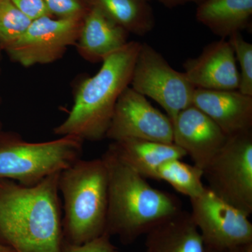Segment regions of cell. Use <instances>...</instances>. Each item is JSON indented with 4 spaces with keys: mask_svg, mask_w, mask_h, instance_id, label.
Returning a JSON list of instances; mask_svg holds the SVG:
<instances>
[{
    "mask_svg": "<svg viewBox=\"0 0 252 252\" xmlns=\"http://www.w3.org/2000/svg\"><path fill=\"white\" fill-rule=\"evenodd\" d=\"M59 173L26 187L0 179V238L15 252H62Z\"/></svg>",
    "mask_w": 252,
    "mask_h": 252,
    "instance_id": "cell-1",
    "label": "cell"
},
{
    "mask_svg": "<svg viewBox=\"0 0 252 252\" xmlns=\"http://www.w3.org/2000/svg\"><path fill=\"white\" fill-rule=\"evenodd\" d=\"M108 173V207L105 233L124 245L182 211L178 199L152 187L123 161L110 145L101 157Z\"/></svg>",
    "mask_w": 252,
    "mask_h": 252,
    "instance_id": "cell-2",
    "label": "cell"
},
{
    "mask_svg": "<svg viewBox=\"0 0 252 252\" xmlns=\"http://www.w3.org/2000/svg\"><path fill=\"white\" fill-rule=\"evenodd\" d=\"M141 44L128 41L106 58L94 76L81 81L70 112L54 129L56 135L75 136L84 142L106 138L118 99L130 86Z\"/></svg>",
    "mask_w": 252,
    "mask_h": 252,
    "instance_id": "cell-3",
    "label": "cell"
},
{
    "mask_svg": "<svg viewBox=\"0 0 252 252\" xmlns=\"http://www.w3.org/2000/svg\"><path fill=\"white\" fill-rule=\"evenodd\" d=\"M64 243L80 245L105 233L108 173L102 158L80 159L60 172Z\"/></svg>",
    "mask_w": 252,
    "mask_h": 252,
    "instance_id": "cell-4",
    "label": "cell"
},
{
    "mask_svg": "<svg viewBox=\"0 0 252 252\" xmlns=\"http://www.w3.org/2000/svg\"><path fill=\"white\" fill-rule=\"evenodd\" d=\"M84 141L75 136L29 142L20 136L0 139V179L26 187L40 183L81 159Z\"/></svg>",
    "mask_w": 252,
    "mask_h": 252,
    "instance_id": "cell-5",
    "label": "cell"
},
{
    "mask_svg": "<svg viewBox=\"0 0 252 252\" xmlns=\"http://www.w3.org/2000/svg\"><path fill=\"white\" fill-rule=\"evenodd\" d=\"M207 188L226 203L252 214V130L230 136L203 170Z\"/></svg>",
    "mask_w": 252,
    "mask_h": 252,
    "instance_id": "cell-6",
    "label": "cell"
},
{
    "mask_svg": "<svg viewBox=\"0 0 252 252\" xmlns=\"http://www.w3.org/2000/svg\"><path fill=\"white\" fill-rule=\"evenodd\" d=\"M130 86L157 102L172 123L179 113L192 105L195 90L185 73L175 70L160 53L146 43L141 44Z\"/></svg>",
    "mask_w": 252,
    "mask_h": 252,
    "instance_id": "cell-7",
    "label": "cell"
},
{
    "mask_svg": "<svg viewBox=\"0 0 252 252\" xmlns=\"http://www.w3.org/2000/svg\"><path fill=\"white\" fill-rule=\"evenodd\" d=\"M191 215L206 248L220 252L252 243L249 215L222 200L207 188L190 199Z\"/></svg>",
    "mask_w": 252,
    "mask_h": 252,
    "instance_id": "cell-8",
    "label": "cell"
},
{
    "mask_svg": "<svg viewBox=\"0 0 252 252\" xmlns=\"http://www.w3.org/2000/svg\"><path fill=\"white\" fill-rule=\"evenodd\" d=\"M82 23L83 19L76 18H36L5 51L23 67L50 64L63 58L69 46L76 45Z\"/></svg>",
    "mask_w": 252,
    "mask_h": 252,
    "instance_id": "cell-9",
    "label": "cell"
},
{
    "mask_svg": "<svg viewBox=\"0 0 252 252\" xmlns=\"http://www.w3.org/2000/svg\"><path fill=\"white\" fill-rule=\"evenodd\" d=\"M106 138L137 139L173 143V125L166 114L128 86L118 99Z\"/></svg>",
    "mask_w": 252,
    "mask_h": 252,
    "instance_id": "cell-10",
    "label": "cell"
},
{
    "mask_svg": "<svg viewBox=\"0 0 252 252\" xmlns=\"http://www.w3.org/2000/svg\"><path fill=\"white\" fill-rule=\"evenodd\" d=\"M172 125L173 143L203 170L228 140L221 129L193 104L179 113Z\"/></svg>",
    "mask_w": 252,
    "mask_h": 252,
    "instance_id": "cell-11",
    "label": "cell"
},
{
    "mask_svg": "<svg viewBox=\"0 0 252 252\" xmlns=\"http://www.w3.org/2000/svg\"><path fill=\"white\" fill-rule=\"evenodd\" d=\"M184 68L186 77L195 89L238 90L240 73L228 39L208 44L198 57L187 60Z\"/></svg>",
    "mask_w": 252,
    "mask_h": 252,
    "instance_id": "cell-12",
    "label": "cell"
},
{
    "mask_svg": "<svg viewBox=\"0 0 252 252\" xmlns=\"http://www.w3.org/2000/svg\"><path fill=\"white\" fill-rule=\"evenodd\" d=\"M193 104L228 136L252 130V96L238 90L195 89Z\"/></svg>",
    "mask_w": 252,
    "mask_h": 252,
    "instance_id": "cell-13",
    "label": "cell"
},
{
    "mask_svg": "<svg viewBox=\"0 0 252 252\" xmlns=\"http://www.w3.org/2000/svg\"><path fill=\"white\" fill-rule=\"evenodd\" d=\"M129 32L94 7L83 19L76 44L78 53L89 62H102L128 42Z\"/></svg>",
    "mask_w": 252,
    "mask_h": 252,
    "instance_id": "cell-14",
    "label": "cell"
},
{
    "mask_svg": "<svg viewBox=\"0 0 252 252\" xmlns=\"http://www.w3.org/2000/svg\"><path fill=\"white\" fill-rule=\"evenodd\" d=\"M146 236V248L150 252H207L190 213L183 210L157 225Z\"/></svg>",
    "mask_w": 252,
    "mask_h": 252,
    "instance_id": "cell-15",
    "label": "cell"
},
{
    "mask_svg": "<svg viewBox=\"0 0 252 252\" xmlns=\"http://www.w3.org/2000/svg\"><path fill=\"white\" fill-rule=\"evenodd\" d=\"M119 157L144 178L157 180L158 169L172 159L187 157L175 144L126 139L110 144Z\"/></svg>",
    "mask_w": 252,
    "mask_h": 252,
    "instance_id": "cell-16",
    "label": "cell"
},
{
    "mask_svg": "<svg viewBox=\"0 0 252 252\" xmlns=\"http://www.w3.org/2000/svg\"><path fill=\"white\" fill-rule=\"evenodd\" d=\"M195 17L215 35L226 39L250 27L252 0H204Z\"/></svg>",
    "mask_w": 252,
    "mask_h": 252,
    "instance_id": "cell-17",
    "label": "cell"
},
{
    "mask_svg": "<svg viewBox=\"0 0 252 252\" xmlns=\"http://www.w3.org/2000/svg\"><path fill=\"white\" fill-rule=\"evenodd\" d=\"M89 7L102 11L129 34L144 36L155 26V16L148 0H86Z\"/></svg>",
    "mask_w": 252,
    "mask_h": 252,
    "instance_id": "cell-18",
    "label": "cell"
},
{
    "mask_svg": "<svg viewBox=\"0 0 252 252\" xmlns=\"http://www.w3.org/2000/svg\"><path fill=\"white\" fill-rule=\"evenodd\" d=\"M203 174V170L196 165L175 158L159 167L157 180L166 182L177 192L191 199L201 195L206 189L202 181Z\"/></svg>",
    "mask_w": 252,
    "mask_h": 252,
    "instance_id": "cell-19",
    "label": "cell"
},
{
    "mask_svg": "<svg viewBox=\"0 0 252 252\" xmlns=\"http://www.w3.org/2000/svg\"><path fill=\"white\" fill-rule=\"evenodd\" d=\"M32 22L11 0H0V47L6 51L23 35Z\"/></svg>",
    "mask_w": 252,
    "mask_h": 252,
    "instance_id": "cell-20",
    "label": "cell"
},
{
    "mask_svg": "<svg viewBox=\"0 0 252 252\" xmlns=\"http://www.w3.org/2000/svg\"><path fill=\"white\" fill-rule=\"evenodd\" d=\"M228 40L240 67L238 91L243 94L252 96V44L245 40L240 32L229 36Z\"/></svg>",
    "mask_w": 252,
    "mask_h": 252,
    "instance_id": "cell-21",
    "label": "cell"
},
{
    "mask_svg": "<svg viewBox=\"0 0 252 252\" xmlns=\"http://www.w3.org/2000/svg\"><path fill=\"white\" fill-rule=\"evenodd\" d=\"M53 17L84 19L89 10L86 0H44Z\"/></svg>",
    "mask_w": 252,
    "mask_h": 252,
    "instance_id": "cell-22",
    "label": "cell"
},
{
    "mask_svg": "<svg viewBox=\"0 0 252 252\" xmlns=\"http://www.w3.org/2000/svg\"><path fill=\"white\" fill-rule=\"evenodd\" d=\"M62 252H118L117 248L111 241V236L104 233L98 238L80 245L63 243Z\"/></svg>",
    "mask_w": 252,
    "mask_h": 252,
    "instance_id": "cell-23",
    "label": "cell"
},
{
    "mask_svg": "<svg viewBox=\"0 0 252 252\" xmlns=\"http://www.w3.org/2000/svg\"><path fill=\"white\" fill-rule=\"evenodd\" d=\"M15 6L32 21L44 16H52L44 0H11Z\"/></svg>",
    "mask_w": 252,
    "mask_h": 252,
    "instance_id": "cell-24",
    "label": "cell"
},
{
    "mask_svg": "<svg viewBox=\"0 0 252 252\" xmlns=\"http://www.w3.org/2000/svg\"><path fill=\"white\" fill-rule=\"evenodd\" d=\"M158 1L166 7L171 9V8L177 7L189 3H196L198 4L204 0H158Z\"/></svg>",
    "mask_w": 252,
    "mask_h": 252,
    "instance_id": "cell-25",
    "label": "cell"
},
{
    "mask_svg": "<svg viewBox=\"0 0 252 252\" xmlns=\"http://www.w3.org/2000/svg\"><path fill=\"white\" fill-rule=\"evenodd\" d=\"M224 252H252V243L246 244V245H242V246L230 249V250H227Z\"/></svg>",
    "mask_w": 252,
    "mask_h": 252,
    "instance_id": "cell-26",
    "label": "cell"
},
{
    "mask_svg": "<svg viewBox=\"0 0 252 252\" xmlns=\"http://www.w3.org/2000/svg\"><path fill=\"white\" fill-rule=\"evenodd\" d=\"M0 252H15L11 248L5 246L3 244L0 243Z\"/></svg>",
    "mask_w": 252,
    "mask_h": 252,
    "instance_id": "cell-27",
    "label": "cell"
},
{
    "mask_svg": "<svg viewBox=\"0 0 252 252\" xmlns=\"http://www.w3.org/2000/svg\"><path fill=\"white\" fill-rule=\"evenodd\" d=\"M207 248L206 252H224L218 251V250H213V249H211V248Z\"/></svg>",
    "mask_w": 252,
    "mask_h": 252,
    "instance_id": "cell-28",
    "label": "cell"
},
{
    "mask_svg": "<svg viewBox=\"0 0 252 252\" xmlns=\"http://www.w3.org/2000/svg\"><path fill=\"white\" fill-rule=\"evenodd\" d=\"M146 252H150L147 251H147H146Z\"/></svg>",
    "mask_w": 252,
    "mask_h": 252,
    "instance_id": "cell-29",
    "label": "cell"
},
{
    "mask_svg": "<svg viewBox=\"0 0 252 252\" xmlns=\"http://www.w3.org/2000/svg\"><path fill=\"white\" fill-rule=\"evenodd\" d=\"M1 47H0V50H1Z\"/></svg>",
    "mask_w": 252,
    "mask_h": 252,
    "instance_id": "cell-30",
    "label": "cell"
},
{
    "mask_svg": "<svg viewBox=\"0 0 252 252\" xmlns=\"http://www.w3.org/2000/svg\"><path fill=\"white\" fill-rule=\"evenodd\" d=\"M148 1H149V0H148Z\"/></svg>",
    "mask_w": 252,
    "mask_h": 252,
    "instance_id": "cell-31",
    "label": "cell"
}]
</instances>
